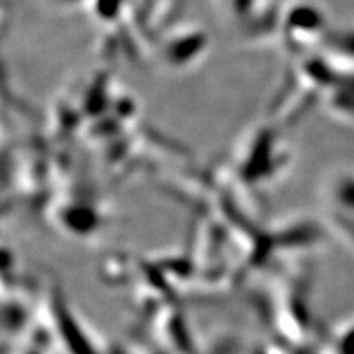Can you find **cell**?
I'll use <instances>...</instances> for the list:
<instances>
[{
  "label": "cell",
  "instance_id": "1",
  "mask_svg": "<svg viewBox=\"0 0 354 354\" xmlns=\"http://www.w3.org/2000/svg\"><path fill=\"white\" fill-rule=\"evenodd\" d=\"M336 44L344 51H348L349 55H354V33L344 35V37H339L336 39Z\"/></svg>",
  "mask_w": 354,
  "mask_h": 354
}]
</instances>
